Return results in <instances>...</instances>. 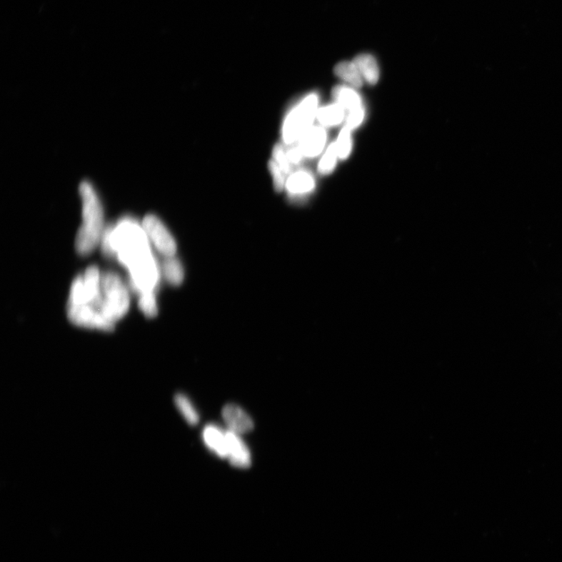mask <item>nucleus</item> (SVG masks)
Instances as JSON below:
<instances>
[{"instance_id":"f257e3e1","label":"nucleus","mask_w":562,"mask_h":562,"mask_svg":"<svg viewBox=\"0 0 562 562\" xmlns=\"http://www.w3.org/2000/svg\"><path fill=\"white\" fill-rule=\"evenodd\" d=\"M82 201L81 225L75 241V247L80 256H86L99 244L104 226V209L94 186L88 181L81 184Z\"/></svg>"},{"instance_id":"f03ea898","label":"nucleus","mask_w":562,"mask_h":562,"mask_svg":"<svg viewBox=\"0 0 562 562\" xmlns=\"http://www.w3.org/2000/svg\"><path fill=\"white\" fill-rule=\"evenodd\" d=\"M318 97L312 94L292 108L283 123L282 139L284 144L292 146L312 128L318 111Z\"/></svg>"},{"instance_id":"7ed1b4c3","label":"nucleus","mask_w":562,"mask_h":562,"mask_svg":"<svg viewBox=\"0 0 562 562\" xmlns=\"http://www.w3.org/2000/svg\"><path fill=\"white\" fill-rule=\"evenodd\" d=\"M103 304L101 314L108 321L114 323L128 313L130 298L120 276L108 273L101 278Z\"/></svg>"},{"instance_id":"20e7f679","label":"nucleus","mask_w":562,"mask_h":562,"mask_svg":"<svg viewBox=\"0 0 562 562\" xmlns=\"http://www.w3.org/2000/svg\"><path fill=\"white\" fill-rule=\"evenodd\" d=\"M147 236L152 240L157 250L162 255L173 257L177 251V246L165 225L154 215H148L142 223Z\"/></svg>"},{"instance_id":"39448f33","label":"nucleus","mask_w":562,"mask_h":562,"mask_svg":"<svg viewBox=\"0 0 562 562\" xmlns=\"http://www.w3.org/2000/svg\"><path fill=\"white\" fill-rule=\"evenodd\" d=\"M68 315L74 325L104 331H113L114 329V323L108 321L103 315L87 305L69 304Z\"/></svg>"},{"instance_id":"423d86ee","label":"nucleus","mask_w":562,"mask_h":562,"mask_svg":"<svg viewBox=\"0 0 562 562\" xmlns=\"http://www.w3.org/2000/svg\"><path fill=\"white\" fill-rule=\"evenodd\" d=\"M222 416L229 430L234 433H246L254 429L253 419L244 410L236 405L225 406L222 411Z\"/></svg>"},{"instance_id":"0eeeda50","label":"nucleus","mask_w":562,"mask_h":562,"mask_svg":"<svg viewBox=\"0 0 562 562\" xmlns=\"http://www.w3.org/2000/svg\"><path fill=\"white\" fill-rule=\"evenodd\" d=\"M326 139V132L323 127H312L298 141V146L304 157L315 158L323 152Z\"/></svg>"},{"instance_id":"6e6552de","label":"nucleus","mask_w":562,"mask_h":562,"mask_svg":"<svg viewBox=\"0 0 562 562\" xmlns=\"http://www.w3.org/2000/svg\"><path fill=\"white\" fill-rule=\"evenodd\" d=\"M226 437L231 464L236 468H249L251 466V455L246 444L243 442L238 433L230 430L226 431Z\"/></svg>"},{"instance_id":"1a4fd4ad","label":"nucleus","mask_w":562,"mask_h":562,"mask_svg":"<svg viewBox=\"0 0 562 562\" xmlns=\"http://www.w3.org/2000/svg\"><path fill=\"white\" fill-rule=\"evenodd\" d=\"M315 186V179L311 174L306 171H298L289 176L285 189L292 196H301L312 192Z\"/></svg>"},{"instance_id":"9d476101","label":"nucleus","mask_w":562,"mask_h":562,"mask_svg":"<svg viewBox=\"0 0 562 562\" xmlns=\"http://www.w3.org/2000/svg\"><path fill=\"white\" fill-rule=\"evenodd\" d=\"M206 446L221 458L229 457L228 441L226 432L214 425H209L204 431Z\"/></svg>"},{"instance_id":"9b49d317","label":"nucleus","mask_w":562,"mask_h":562,"mask_svg":"<svg viewBox=\"0 0 562 562\" xmlns=\"http://www.w3.org/2000/svg\"><path fill=\"white\" fill-rule=\"evenodd\" d=\"M353 62L366 82L375 85L379 81V66L373 56L368 54H360L354 59Z\"/></svg>"},{"instance_id":"f8f14e48","label":"nucleus","mask_w":562,"mask_h":562,"mask_svg":"<svg viewBox=\"0 0 562 562\" xmlns=\"http://www.w3.org/2000/svg\"><path fill=\"white\" fill-rule=\"evenodd\" d=\"M333 97L348 113L363 108L362 99L353 89L343 86L335 87Z\"/></svg>"},{"instance_id":"ddd939ff","label":"nucleus","mask_w":562,"mask_h":562,"mask_svg":"<svg viewBox=\"0 0 562 562\" xmlns=\"http://www.w3.org/2000/svg\"><path fill=\"white\" fill-rule=\"evenodd\" d=\"M345 109L338 103L318 109L316 119L322 127H333L345 119Z\"/></svg>"},{"instance_id":"4468645a","label":"nucleus","mask_w":562,"mask_h":562,"mask_svg":"<svg viewBox=\"0 0 562 562\" xmlns=\"http://www.w3.org/2000/svg\"><path fill=\"white\" fill-rule=\"evenodd\" d=\"M334 73L339 79L347 82L352 87L360 88L363 86V79L353 61L339 63L335 66Z\"/></svg>"},{"instance_id":"2eb2a0df","label":"nucleus","mask_w":562,"mask_h":562,"mask_svg":"<svg viewBox=\"0 0 562 562\" xmlns=\"http://www.w3.org/2000/svg\"><path fill=\"white\" fill-rule=\"evenodd\" d=\"M163 272L165 279L174 286L180 285L184 279V271L177 259L167 257L164 264Z\"/></svg>"},{"instance_id":"dca6fc26","label":"nucleus","mask_w":562,"mask_h":562,"mask_svg":"<svg viewBox=\"0 0 562 562\" xmlns=\"http://www.w3.org/2000/svg\"><path fill=\"white\" fill-rule=\"evenodd\" d=\"M174 402L183 417L190 425L195 426L199 423V415L188 397L183 393H177L174 397Z\"/></svg>"},{"instance_id":"f3484780","label":"nucleus","mask_w":562,"mask_h":562,"mask_svg":"<svg viewBox=\"0 0 562 562\" xmlns=\"http://www.w3.org/2000/svg\"><path fill=\"white\" fill-rule=\"evenodd\" d=\"M339 158L336 144L333 142L321 159L318 165V171L323 175L331 174L336 166L338 159Z\"/></svg>"},{"instance_id":"a211bd4d","label":"nucleus","mask_w":562,"mask_h":562,"mask_svg":"<svg viewBox=\"0 0 562 562\" xmlns=\"http://www.w3.org/2000/svg\"><path fill=\"white\" fill-rule=\"evenodd\" d=\"M335 144H336L339 159H347L349 156L352 149L351 130L347 127L343 128L341 131L338 140L336 142H335Z\"/></svg>"},{"instance_id":"6ab92c4d","label":"nucleus","mask_w":562,"mask_h":562,"mask_svg":"<svg viewBox=\"0 0 562 562\" xmlns=\"http://www.w3.org/2000/svg\"><path fill=\"white\" fill-rule=\"evenodd\" d=\"M139 306L147 317H155L157 315L158 308L154 291L141 293Z\"/></svg>"},{"instance_id":"aec40b11","label":"nucleus","mask_w":562,"mask_h":562,"mask_svg":"<svg viewBox=\"0 0 562 562\" xmlns=\"http://www.w3.org/2000/svg\"><path fill=\"white\" fill-rule=\"evenodd\" d=\"M273 161L278 164L283 171L288 174L291 172V164L289 161L287 151L281 145H276L273 150Z\"/></svg>"},{"instance_id":"412c9836","label":"nucleus","mask_w":562,"mask_h":562,"mask_svg":"<svg viewBox=\"0 0 562 562\" xmlns=\"http://www.w3.org/2000/svg\"><path fill=\"white\" fill-rule=\"evenodd\" d=\"M269 166L274 180V188L276 191H281L285 188V184H286V181H285V175H286V174H285L281 167L274 161L270 162Z\"/></svg>"},{"instance_id":"4be33fe9","label":"nucleus","mask_w":562,"mask_h":562,"mask_svg":"<svg viewBox=\"0 0 562 562\" xmlns=\"http://www.w3.org/2000/svg\"><path fill=\"white\" fill-rule=\"evenodd\" d=\"M365 117L364 108H361L359 110L348 113L346 119V126L351 131L356 129L358 126L363 123Z\"/></svg>"},{"instance_id":"5701e85b","label":"nucleus","mask_w":562,"mask_h":562,"mask_svg":"<svg viewBox=\"0 0 562 562\" xmlns=\"http://www.w3.org/2000/svg\"><path fill=\"white\" fill-rule=\"evenodd\" d=\"M287 155L291 165L299 164L304 158L303 153L298 146H291L287 150Z\"/></svg>"}]
</instances>
